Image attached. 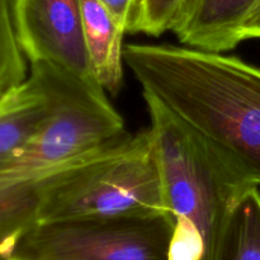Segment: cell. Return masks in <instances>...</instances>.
I'll use <instances>...</instances> for the list:
<instances>
[{
    "mask_svg": "<svg viewBox=\"0 0 260 260\" xmlns=\"http://www.w3.org/2000/svg\"><path fill=\"white\" fill-rule=\"evenodd\" d=\"M168 215L150 129L45 178L37 222Z\"/></svg>",
    "mask_w": 260,
    "mask_h": 260,
    "instance_id": "4",
    "label": "cell"
},
{
    "mask_svg": "<svg viewBox=\"0 0 260 260\" xmlns=\"http://www.w3.org/2000/svg\"><path fill=\"white\" fill-rule=\"evenodd\" d=\"M126 32L134 33L141 0H99Z\"/></svg>",
    "mask_w": 260,
    "mask_h": 260,
    "instance_id": "13",
    "label": "cell"
},
{
    "mask_svg": "<svg viewBox=\"0 0 260 260\" xmlns=\"http://www.w3.org/2000/svg\"><path fill=\"white\" fill-rule=\"evenodd\" d=\"M124 63L149 96L249 184L260 185V69L223 52L131 43Z\"/></svg>",
    "mask_w": 260,
    "mask_h": 260,
    "instance_id": "1",
    "label": "cell"
},
{
    "mask_svg": "<svg viewBox=\"0 0 260 260\" xmlns=\"http://www.w3.org/2000/svg\"><path fill=\"white\" fill-rule=\"evenodd\" d=\"M183 0H141L134 33L159 37L172 32Z\"/></svg>",
    "mask_w": 260,
    "mask_h": 260,
    "instance_id": "12",
    "label": "cell"
},
{
    "mask_svg": "<svg viewBox=\"0 0 260 260\" xmlns=\"http://www.w3.org/2000/svg\"><path fill=\"white\" fill-rule=\"evenodd\" d=\"M253 38H260V2L241 30L243 41L253 40Z\"/></svg>",
    "mask_w": 260,
    "mask_h": 260,
    "instance_id": "14",
    "label": "cell"
},
{
    "mask_svg": "<svg viewBox=\"0 0 260 260\" xmlns=\"http://www.w3.org/2000/svg\"><path fill=\"white\" fill-rule=\"evenodd\" d=\"M29 73L47 96V116L32 140L0 168V179L41 182L127 135L123 118L94 79L46 62L29 63Z\"/></svg>",
    "mask_w": 260,
    "mask_h": 260,
    "instance_id": "3",
    "label": "cell"
},
{
    "mask_svg": "<svg viewBox=\"0 0 260 260\" xmlns=\"http://www.w3.org/2000/svg\"><path fill=\"white\" fill-rule=\"evenodd\" d=\"M84 45L94 80L117 94L123 83L126 30L99 0H80Z\"/></svg>",
    "mask_w": 260,
    "mask_h": 260,
    "instance_id": "8",
    "label": "cell"
},
{
    "mask_svg": "<svg viewBox=\"0 0 260 260\" xmlns=\"http://www.w3.org/2000/svg\"><path fill=\"white\" fill-rule=\"evenodd\" d=\"M13 15L28 63H52L94 79L84 45L80 0H13Z\"/></svg>",
    "mask_w": 260,
    "mask_h": 260,
    "instance_id": "6",
    "label": "cell"
},
{
    "mask_svg": "<svg viewBox=\"0 0 260 260\" xmlns=\"http://www.w3.org/2000/svg\"><path fill=\"white\" fill-rule=\"evenodd\" d=\"M260 0H183L172 32L180 45L226 52L240 42L244 24Z\"/></svg>",
    "mask_w": 260,
    "mask_h": 260,
    "instance_id": "7",
    "label": "cell"
},
{
    "mask_svg": "<svg viewBox=\"0 0 260 260\" xmlns=\"http://www.w3.org/2000/svg\"><path fill=\"white\" fill-rule=\"evenodd\" d=\"M47 112L45 90L28 73L27 79L0 101V168L32 140Z\"/></svg>",
    "mask_w": 260,
    "mask_h": 260,
    "instance_id": "9",
    "label": "cell"
},
{
    "mask_svg": "<svg viewBox=\"0 0 260 260\" xmlns=\"http://www.w3.org/2000/svg\"><path fill=\"white\" fill-rule=\"evenodd\" d=\"M28 61L18 42L13 0H0V101L27 79Z\"/></svg>",
    "mask_w": 260,
    "mask_h": 260,
    "instance_id": "11",
    "label": "cell"
},
{
    "mask_svg": "<svg viewBox=\"0 0 260 260\" xmlns=\"http://www.w3.org/2000/svg\"><path fill=\"white\" fill-rule=\"evenodd\" d=\"M246 190L231 211L213 260H260V192Z\"/></svg>",
    "mask_w": 260,
    "mask_h": 260,
    "instance_id": "10",
    "label": "cell"
},
{
    "mask_svg": "<svg viewBox=\"0 0 260 260\" xmlns=\"http://www.w3.org/2000/svg\"><path fill=\"white\" fill-rule=\"evenodd\" d=\"M164 202L172 218V260H213L231 211L256 185L234 173L157 102L144 96Z\"/></svg>",
    "mask_w": 260,
    "mask_h": 260,
    "instance_id": "2",
    "label": "cell"
},
{
    "mask_svg": "<svg viewBox=\"0 0 260 260\" xmlns=\"http://www.w3.org/2000/svg\"><path fill=\"white\" fill-rule=\"evenodd\" d=\"M0 260H10V259H5V258H0Z\"/></svg>",
    "mask_w": 260,
    "mask_h": 260,
    "instance_id": "15",
    "label": "cell"
},
{
    "mask_svg": "<svg viewBox=\"0 0 260 260\" xmlns=\"http://www.w3.org/2000/svg\"><path fill=\"white\" fill-rule=\"evenodd\" d=\"M167 215L83 217L37 222L8 253L10 260H172Z\"/></svg>",
    "mask_w": 260,
    "mask_h": 260,
    "instance_id": "5",
    "label": "cell"
}]
</instances>
